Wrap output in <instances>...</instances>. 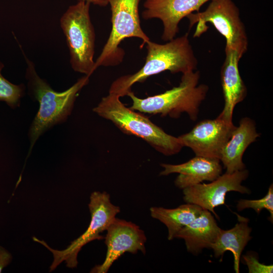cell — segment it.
<instances>
[{"mask_svg": "<svg viewBox=\"0 0 273 273\" xmlns=\"http://www.w3.org/2000/svg\"><path fill=\"white\" fill-rule=\"evenodd\" d=\"M27 64L26 78L30 95L39 103V110L30 127L29 152L39 137L55 125L65 121L71 114L74 102L80 90L88 84L89 77L84 75L68 89L62 92L53 89L37 74L34 63L24 54Z\"/></svg>", "mask_w": 273, "mask_h": 273, "instance_id": "6da1fadb", "label": "cell"}, {"mask_svg": "<svg viewBox=\"0 0 273 273\" xmlns=\"http://www.w3.org/2000/svg\"><path fill=\"white\" fill-rule=\"evenodd\" d=\"M238 211L246 208H252L259 214L263 209H267L270 213V221L273 219V186L271 184L267 193L263 198L258 200L241 199L237 205Z\"/></svg>", "mask_w": 273, "mask_h": 273, "instance_id": "ffe728a7", "label": "cell"}, {"mask_svg": "<svg viewBox=\"0 0 273 273\" xmlns=\"http://www.w3.org/2000/svg\"><path fill=\"white\" fill-rule=\"evenodd\" d=\"M88 207L91 219L87 230L66 249H53L44 241L33 237L34 241L42 244L53 253L54 260L50 266V271L54 270L63 261H65L68 267H76L78 263L77 255L82 247L92 241L104 239L100 234L107 230L120 211L118 206L111 203L110 195L106 192L92 193Z\"/></svg>", "mask_w": 273, "mask_h": 273, "instance_id": "ba28073f", "label": "cell"}, {"mask_svg": "<svg viewBox=\"0 0 273 273\" xmlns=\"http://www.w3.org/2000/svg\"><path fill=\"white\" fill-rule=\"evenodd\" d=\"M12 259L11 254L5 248L0 246V272L11 262Z\"/></svg>", "mask_w": 273, "mask_h": 273, "instance_id": "7402d4cb", "label": "cell"}, {"mask_svg": "<svg viewBox=\"0 0 273 273\" xmlns=\"http://www.w3.org/2000/svg\"><path fill=\"white\" fill-rule=\"evenodd\" d=\"M220 228L211 212L203 209L200 214L182 228L175 238L184 240L187 251L197 255L204 248H210Z\"/></svg>", "mask_w": 273, "mask_h": 273, "instance_id": "2e32d148", "label": "cell"}, {"mask_svg": "<svg viewBox=\"0 0 273 273\" xmlns=\"http://www.w3.org/2000/svg\"><path fill=\"white\" fill-rule=\"evenodd\" d=\"M245 263L247 265L249 273H272V265H266L260 263L258 259L253 254H246L243 256Z\"/></svg>", "mask_w": 273, "mask_h": 273, "instance_id": "44dd1931", "label": "cell"}, {"mask_svg": "<svg viewBox=\"0 0 273 273\" xmlns=\"http://www.w3.org/2000/svg\"><path fill=\"white\" fill-rule=\"evenodd\" d=\"M236 127L217 117L199 122L177 138L183 147L190 148L196 156L220 160L222 150Z\"/></svg>", "mask_w": 273, "mask_h": 273, "instance_id": "30bf717a", "label": "cell"}, {"mask_svg": "<svg viewBox=\"0 0 273 273\" xmlns=\"http://www.w3.org/2000/svg\"><path fill=\"white\" fill-rule=\"evenodd\" d=\"M248 174V171L245 169L232 173L225 172L210 183H200L186 188L183 189L184 199L188 203L197 205L203 209L209 211L218 218L214 208L225 205L228 192L250 194V190L241 184L247 178Z\"/></svg>", "mask_w": 273, "mask_h": 273, "instance_id": "9c48e42d", "label": "cell"}, {"mask_svg": "<svg viewBox=\"0 0 273 273\" xmlns=\"http://www.w3.org/2000/svg\"><path fill=\"white\" fill-rule=\"evenodd\" d=\"M210 2L204 11L192 13L187 17L189 28L197 25L193 36L199 37L206 32L208 28L207 23H210L225 38V48L236 51L242 58L247 51L248 41L239 8L232 0Z\"/></svg>", "mask_w": 273, "mask_h": 273, "instance_id": "8992f818", "label": "cell"}, {"mask_svg": "<svg viewBox=\"0 0 273 273\" xmlns=\"http://www.w3.org/2000/svg\"><path fill=\"white\" fill-rule=\"evenodd\" d=\"M111 11L112 29L101 53L95 61V68L115 66L121 63L124 52L119 47L125 38L137 37L143 46L150 40L141 28L139 13L140 0H107Z\"/></svg>", "mask_w": 273, "mask_h": 273, "instance_id": "52a82bcc", "label": "cell"}, {"mask_svg": "<svg viewBox=\"0 0 273 273\" xmlns=\"http://www.w3.org/2000/svg\"><path fill=\"white\" fill-rule=\"evenodd\" d=\"M200 78L199 71L183 73L178 86L144 99L137 97L130 91L127 95L132 100L129 108L140 112L172 118H178L186 113L192 121H195L209 89L206 84H199Z\"/></svg>", "mask_w": 273, "mask_h": 273, "instance_id": "277c9868", "label": "cell"}, {"mask_svg": "<svg viewBox=\"0 0 273 273\" xmlns=\"http://www.w3.org/2000/svg\"><path fill=\"white\" fill-rule=\"evenodd\" d=\"M120 97L109 93L93 109L100 117L111 121L123 133L140 138L159 153L171 156L183 148L177 137L165 132L148 117L126 107Z\"/></svg>", "mask_w": 273, "mask_h": 273, "instance_id": "3957f363", "label": "cell"}, {"mask_svg": "<svg viewBox=\"0 0 273 273\" xmlns=\"http://www.w3.org/2000/svg\"><path fill=\"white\" fill-rule=\"evenodd\" d=\"M225 58L220 71L224 105L218 118L232 123L234 109L247 96V87L241 78L239 62L241 58L237 52L225 48Z\"/></svg>", "mask_w": 273, "mask_h": 273, "instance_id": "4fadbf2b", "label": "cell"}, {"mask_svg": "<svg viewBox=\"0 0 273 273\" xmlns=\"http://www.w3.org/2000/svg\"><path fill=\"white\" fill-rule=\"evenodd\" d=\"M237 216L239 221L234 227L228 230L220 229L210 249L213 250L216 257H222L225 251L232 252L234 256V270L236 273H239L242 252L252 237L248 219L238 214Z\"/></svg>", "mask_w": 273, "mask_h": 273, "instance_id": "e0dca14e", "label": "cell"}, {"mask_svg": "<svg viewBox=\"0 0 273 273\" xmlns=\"http://www.w3.org/2000/svg\"><path fill=\"white\" fill-rule=\"evenodd\" d=\"M3 67L0 61V101H4L10 107L15 108L19 105L25 87L23 84H14L5 78L1 73Z\"/></svg>", "mask_w": 273, "mask_h": 273, "instance_id": "d6986e66", "label": "cell"}, {"mask_svg": "<svg viewBox=\"0 0 273 273\" xmlns=\"http://www.w3.org/2000/svg\"><path fill=\"white\" fill-rule=\"evenodd\" d=\"M146 44L147 55L144 65L137 72L114 80L109 93L124 97L131 91V87L135 83L143 82L152 75L165 71L183 74L197 69L198 61L188 38V33L165 44L150 40Z\"/></svg>", "mask_w": 273, "mask_h": 273, "instance_id": "7a4b0ae2", "label": "cell"}, {"mask_svg": "<svg viewBox=\"0 0 273 273\" xmlns=\"http://www.w3.org/2000/svg\"><path fill=\"white\" fill-rule=\"evenodd\" d=\"M105 242L107 252L104 261L91 270L94 273H106L113 263L125 252L146 253V237L136 224L115 218L107 229Z\"/></svg>", "mask_w": 273, "mask_h": 273, "instance_id": "8fae6325", "label": "cell"}, {"mask_svg": "<svg viewBox=\"0 0 273 273\" xmlns=\"http://www.w3.org/2000/svg\"><path fill=\"white\" fill-rule=\"evenodd\" d=\"M210 0H146L142 14L144 19H160L163 25L162 39L168 41L179 32L178 24L191 13L199 12Z\"/></svg>", "mask_w": 273, "mask_h": 273, "instance_id": "7c38bea8", "label": "cell"}, {"mask_svg": "<svg viewBox=\"0 0 273 273\" xmlns=\"http://www.w3.org/2000/svg\"><path fill=\"white\" fill-rule=\"evenodd\" d=\"M90 3L79 1L69 7L60 19L70 63L75 72L89 77L96 70L94 61L96 35L89 16Z\"/></svg>", "mask_w": 273, "mask_h": 273, "instance_id": "5b68a950", "label": "cell"}, {"mask_svg": "<svg viewBox=\"0 0 273 273\" xmlns=\"http://www.w3.org/2000/svg\"><path fill=\"white\" fill-rule=\"evenodd\" d=\"M259 135L254 120L249 117L240 120L239 126L236 127L221 153L220 161L226 173H232L245 169L242 160L244 153Z\"/></svg>", "mask_w": 273, "mask_h": 273, "instance_id": "9a60e30c", "label": "cell"}, {"mask_svg": "<svg viewBox=\"0 0 273 273\" xmlns=\"http://www.w3.org/2000/svg\"><path fill=\"white\" fill-rule=\"evenodd\" d=\"M79 1H84L92 3L94 5H98L100 7H106L108 5L107 0H77Z\"/></svg>", "mask_w": 273, "mask_h": 273, "instance_id": "603a6c76", "label": "cell"}, {"mask_svg": "<svg viewBox=\"0 0 273 273\" xmlns=\"http://www.w3.org/2000/svg\"><path fill=\"white\" fill-rule=\"evenodd\" d=\"M202 210L197 205L188 203L173 209L161 207H152L150 209L151 216L166 226L169 240L175 238L177 232L198 217Z\"/></svg>", "mask_w": 273, "mask_h": 273, "instance_id": "ac0fdd59", "label": "cell"}, {"mask_svg": "<svg viewBox=\"0 0 273 273\" xmlns=\"http://www.w3.org/2000/svg\"><path fill=\"white\" fill-rule=\"evenodd\" d=\"M218 159L196 156L188 161L179 164H161L164 168L161 175L178 173L175 186L181 189L204 180L212 181L222 173V166Z\"/></svg>", "mask_w": 273, "mask_h": 273, "instance_id": "5bb4252c", "label": "cell"}]
</instances>
